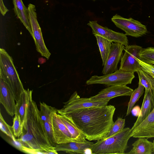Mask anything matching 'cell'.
Returning a JSON list of instances; mask_svg holds the SVG:
<instances>
[{"label": "cell", "mask_w": 154, "mask_h": 154, "mask_svg": "<svg viewBox=\"0 0 154 154\" xmlns=\"http://www.w3.org/2000/svg\"><path fill=\"white\" fill-rule=\"evenodd\" d=\"M0 10L1 14L3 16L8 11V10L5 6L3 0H0Z\"/></svg>", "instance_id": "1f68e13d"}, {"label": "cell", "mask_w": 154, "mask_h": 154, "mask_svg": "<svg viewBox=\"0 0 154 154\" xmlns=\"http://www.w3.org/2000/svg\"><path fill=\"white\" fill-rule=\"evenodd\" d=\"M137 72L139 77L138 83L144 87L145 90H150L154 91V79L141 69Z\"/></svg>", "instance_id": "603a6c76"}, {"label": "cell", "mask_w": 154, "mask_h": 154, "mask_svg": "<svg viewBox=\"0 0 154 154\" xmlns=\"http://www.w3.org/2000/svg\"></svg>", "instance_id": "d590c367"}, {"label": "cell", "mask_w": 154, "mask_h": 154, "mask_svg": "<svg viewBox=\"0 0 154 154\" xmlns=\"http://www.w3.org/2000/svg\"><path fill=\"white\" fill-rule=\"evenodd\" d=\"M97 39L102 60V65L104 66L110 52L112 42L98 35H94Z\"/></svg>", "instance_id": "7402d4cb"}, {"label": "cell", "mask_w": 154, "mask_h": 154, "mask_svg": "<svg viewBox=\"0 0 154 154\" xmlns=\"http://www.w3.org/2000/svg\"><path fill=\"white\" fill-rule=\"evenodd\" d=\"M141 108L138 106H136L133 107L131 110L133 115L136 117H138L140 112Z\"/></svg>", "instance_id": "d6a6232c"}, {"label": "cell", "mask_w": 154, "mask_h": 154, "mask_svg": "<svg viewBox=\"0 0 154 154\" xmlns=\"http://www.w3.org/2000/svg\"><path fill=\"white\" fill-rule=\"evenodd\" d=\"M138 59L149 64L154 62V47L142 48L139 54Z\"/></svg>", "instance_id": "484cf974"}, {"label": "cell", "mask_w": 154, "mask_h": 154, "mask_svg": "<svg viewBox=\"0 0 154 154\" xmlns=\"http://www.w3.org/2000/svg\"><path fill=\"white\" fill-rule=\"evenodd\" d=\"M132 144L133 147L128 154H152L153 152V143L147 138L139 137Z\"/></svg>", "instance_id": "ffe728a7"}, {"label": "cell", "mask_w": 154, "mask_h": 154, "mask_svg": "<svg viewBox=\"0 0 154 154\" xmlns=\"http://www.w3.org/2000/svg\"><path fill=\"white\" fill-rule=\"evenodd\" d=\"M32 90L29 88L25 89L22 93L18 102L16 103L17 110L23 124L25 116L26 107L30 99L32 98Z\"/></svg>", "instance_id": "44dd1931"}, {"label": "cell", "mask_w": 154, "mask_h": 154, "mask_svg": "<svg viewBox=\"0 0 154 154\" xmlns=\"http://www.w3.org/2000/svg\"><path fill=\"white\" fill-rule=\"evenodd\" d=\"M0 74L13 92L16 103L24 91L23 84L14 65L13 60L4 49H0Z\"/></svg>", "instance_id": "277c9868"}, {"label": "cell", "mask_w": 154, "mask_h": 154, "mask_svg": "<svg viewBox=\"0 0 154 154\" xmlns=\"http://www.w3.org/2000/svg\"><path fill=\"white\" fill-rule=\"evenodd\" d=\"M125 125V119L118 117L104 139L112 136L120 131L124 128Z\"/></svg>", "instance_id": "4316f807"}, {"label": "cell", "mask_w": 154, "mask_h": 154, "mask_svg": "<svg viewBox=\"0 0 154 154\" xmlns=\"http://www.w3.org/2000/svg\"><path fill=\"white\" fill-rule=\"evenodd\" d=\"M108 102L91 100L89 98L81 97L76 91H75L64 105L60 109H57V113L64 114L68 112L85 108L102 106L107 105Z\"/></svg>", "instance_id": "52a82bcc"}, {"label": "cell", "mask_w": 154, "mask_h": 154, "mask_svg": "<svg viewBox=\"0 0 154 154\" xmlns=\"http://www.w3.org/2000/svg\"><path fill=\"white\" fill-rule=\"evenodd\" d=\"M86 140L80 142L74 141L56 144L55 149L57 151H63L68 153L85 154L89 151L91 154L90 148L93 142Z\"/></svg>", "instance_id": "5bb4252c"}, {"label": "cell", "mask_w": 154, "mask_h": 154, "mask_svg": "<svg viewBox=\"0 0 154 154\" xmlns=\"http://www.w3.org/2000/svg\"><path fill=\"white\" fill-rule=\"evenodd\" d=\"M12 0L15 15L33 37V35L30 24L28 8L25 6L22 0Z\"/></svg>", "instance_id": "ac0fdd59"}, {"label": "cell", "mask_w": 154, "mask_h": 154, "mask_svg": "<svg viewBox=\"0 0 154 154\" xmlns=\"http://www.w3.org/2000/svg\"><path fill=\"white\" fill-rule=\"evenodd\" d=\"M151 64H152L154 65V62H152L151 63Z\"/></svg>", "instance_id": "e575fe53"}, {"label": "cell", "mask_w": 154, "mask_h": 154, "mask_svg": "<svg viewBox=\"0 0 154 154\" xmlns=\"http://www.w3.org/2000/svg\"><path fill=\"white\" fill-rule=\"evenodd\" d=\"M137 60L140 66L141 69L154 79V65L144 62L139 59Z\"/></svg>", "instance_id": "4dcf8cb0"}, {"label": "cell", "mask_w": 154, "mask_h": 154, "mask_svg": "<svg viewBox=\"0 0 154 154\" xmlns=\"http://www.w3.org/2000/svg\"><path fill=\"white\" fill-rule=\"evenodd\" d=\"M135 77L134 72L119 69L112 73L101 76L94 75L86 82L87 85L101 84L107 86L126 85L131 84Z\"/></svg>", "instance_id": "5b68a950"}, {"label": "cell", "mask_w": 154, "mask_h": 154, "mask_svg": "<svg viewBox=\"0 0 154 154\" xmlns=\"http://www.w3.org/2000/svg\"><path fill=\"white\" fill-rule=\"evenodd\" d=\"M133 90L126 85L108 86L102 89L96 95L90 97L92 100L109 102L111 99L117 97L130 96Z\"/></svg>", "instance_id": "8fae6325"}, {"label": "cell", "mask_w": 154, "mask_h": 154, "mask_svg": "<svg viewBox=\"0 0 154 154\" xmlns=\"http://www.w3.org/2000/svg\"><path fill=\"white\" fill-rule=\"evenodd\" d=\"M144 87L138 83V87L133 91L128 102L126 116L129 115L136 102L138 101L144 92Z\"/></svg>", "instance_id": "cb8c5ba5"}, {"label": "cell", "mask_w": 154, "mask_h": 154, "mask_svg": "<svg viewBox=\"0 0 154 154\" xmlns=\"http://www.w3.org/2000/svg\"><path fill=\"white\" fill-rule=\"evenodd\" d=\"M14 94L7 83L0 78V102L7 113L11 116L15 115L17 110Z\"/></svg>", "instance_id": "4fadbf2b"}, {"label": "cell", "mask_w": 154, "mask_h": 154, "mask_svg": "<svg viewBox=\"0 0 154 154\" xmlns=\"http://www.w3.org/2000/svg\"><path fill=\"white\" fill-rule=\"evenodd\" d=\"M125 47V45L121 43L112 42L110 52L102 70L103 75L109 74L118 70V65Z\"/></svg>", "instance_id": "7c38bea8"}, {"label": "cell", "mask_w": 154, "mask_h": 154, "mask_svg": "<svg viewBox=\"0 0 154 154\" xmlns=\"http://www.w3.org/2000/svg\"><path fill=\"white\" fill-rule=\"evenodd\" d=\"M134 138H154V108L147 117L132 131Z\"/></svg>", "instance_id": "2e32d148"}, {"label": "cell", "mask_w": 154, "mask_h": 154, "mask_svg": "<svg viewBox=\"0 0 154 154\" xmlns=\"http://www.w3.org/2000/svg\"><path fill=\"white\" fill-rule=\"evenodd\" d=\"M52 124L54 136L56 144L73 141L68 130L57 113L53 115Z\"/></svg>", "instance_id": "9a60e30c"}, {"label": "cell", "mask_w": 154, "mask_h": 154, "mask_svg": "<svg viewBox=\"0 0 154 154\" xmlns=\"http://www.w3.org/2000/svg\"><path fill=\"white\" fill-rule=\"evenodd\" d=\"M58 115L67 128L73 141L80 142L85 141L86 140L85 136L70 117L64 114H58Z\"/></svg>", "instance_id": "d6986e66"}, {"label": "cell", "mask_w": 154, "mask_h": 154, "mask_svg": "<svg viewBox=\"0 0 154 154\" xmlns=\"http://www.w3.org/2000/svg\"><path fill=\"white\" fill-rule=\"evenodd\" d=\"M111 20L117 27L124 31L127 35L138 38L147 32L145 25L131 18H126L116 14L113 16Z\"/></svg>", "instance_id": "ba28073f"}, {"label": "cell", "mask_w": 154, "mask_h": 154, "mask_svg": "<svg viewBox=\"0 0 154 154\" xmlns=\"http://www.w3.org/2000/svg\"><path fill=\"white\" fill-rule=\"evenodd\" d=\"M53 116H50L43 124L46 133L51 145L54 147L55 143L54 136L53 126L52 124Z\"/></svg>", "instance_id": "83f0119b"}, {"label": "cell", "mask_w": 154, "mask_h": 154, "mask_svg": "<svg viewBox=\"0 0 154 154\" xmlns=\"http://www.w3.org/2000/svg\"><path fill=\"white\" fill-rule=\"evenodd\" d=\"M0 129L1 130L9 136L12 140H16L14 134L12 126L9 125L4 119L1 113L0 112Z\"/></svg>", "instance_id": "f546056e"}, {"label": "cell", "mask_w": 154, "mask_h": 154, "mask_svg": "<svg viewBox=\"0 0 154 154\" xmlns=\"http://www.w3.org/2000/svg\"><path fill=\"white\" fill-rule=\"evenodd\" d=\"M26 132L17 140L35 153L58 154L50 143L40 116V110L32 98L28 103L23 124Z\"/></svg>", "instance_id": "7a4b0ae2"}, {"label": "cell", "mask_w": 154, "mask_h": 154, "mask_svg": "<svg viewBox=\"0 0 154 154\" xmlns=\"http://www.w3.org/2000/svg\"><path fill=\"white\" fill-rule=\"evenodd\" d=\"M142 47L136 45H128L124 49L125 52L121 59L119 69L130 72H136L141 69L137 59Z\"/></svg>", "instance_id": "9c48e42d"}, {"label": "cell", "mask_w": 154, "mask_h": 154, "mask_svg": "<svg viewBox=\"0 0 154 154\" xmlns=\"http://www.w3.org/2000/svg\"><path fill=\"white\" fill-rule=\"evenodd\" d=\"M29 19L33 35L36 49L42 56L48 59L51 55L47 48L44 41L41 28L37 20L35 6L29 4L28 6Z\"/></svg>", "instance_id": "8992f818"}, {"label": "cell", "mask_w": 154, "mask_h": 154, "mask_svg": "<svg viewBox=\"0 0 154 154\" xmlns=\"http://www.w3.org/2000/svg\"><path fill=\"white\" fill-rule=\"evenodd\" d=\"M88 25L92 29V33L94 35L100 36L112 42L121 43L125 46L128 45V41L125 34L117 32L106 27L99 25L97 21H90Z\"/></svg>", "instance_id": "30bf717a"}, {"label": "cell", "mask_w": 154, "mask_h": 154, "mask_svg": "<svg viewBox=\"0 0 154 154\" xmlns=\"http://www.w3.org/2000/svg\"><path fill=\"white\" fill-rule=\"evenodd\" d=\"M154 108V91L145 90V94L140 111L136 122L131 128L134 129L140 124L149 115Z\"/></svg>", "instance_id": "e0dca14e"}, {"label": "cell", "mask_w": 154, "mask_h": 154, "mask_svg": "<svg viewBox=\"0 0 154 154\" xmlns=\"http://www.w3.org/2000/svg\"><path fill=\"white\" fill-rule=\"evenodd\" d=\"M12 128L15 137H19L23 133V124L17 110L13 120V125Z\"/></svg>", "instance_id": "f1b7e54d"}, {"label": "cell", "mask_w": 154, "mask_h": 154, "mask_svg": "<svg viewBox=\"0 0 154 154\" xmlns=\"http://www.w3.org/2000/svg\"><path fill=\"white\" fill-rule=\"evenodd\" d=\"M116 108L109 105L78 109L64 115L70 117L85 135L91 141L104 139L114 123Z\"/></svg>", "instance_id": "6da1fadb"}, {"label": "cell", "mask_w": 154, "mask_h": 154, "mask_svg": "<svg viewBox=\"0 0 154 154\" xmlns=\"http://www.w3.org/2000/svg\"><path fill=\"white\" fill-rule=\"evenodd\" d=\"M132 133L131 128H126L112 136L98 140L91 146V154L125 153L129 147L128 142Z\"/></svg>", "instance_id": "3957f363"}, {"label": "cell", "mask_w": 154, "mask_h": 154, "mask_svg": "<svg viewBox=\"0 0 154 154\" xmlns=\"http://www.w3.org/2000/svg\"><path fill=\"white\" fill-rule=\"evenodd\" d=\"M153 153H154V140L153 141Z\"/></svg>", "instance_id": "836d02e7"}, {"label": "cell", "mask_w": 154, "mask_h": 154, "mask_svg": "<svg viewBox=\"0 0 154 154\" xmlns=\"http://www.w3.org/2000/svg\"><path fill=\"white\" fill-rule=\"evenodd\" d=\"M40 113L41 119L44 122L55 113H57V109L49 106L44 102H40Z\"/></svg>", "instance_id": "d4e9b609"}]
</instances>
